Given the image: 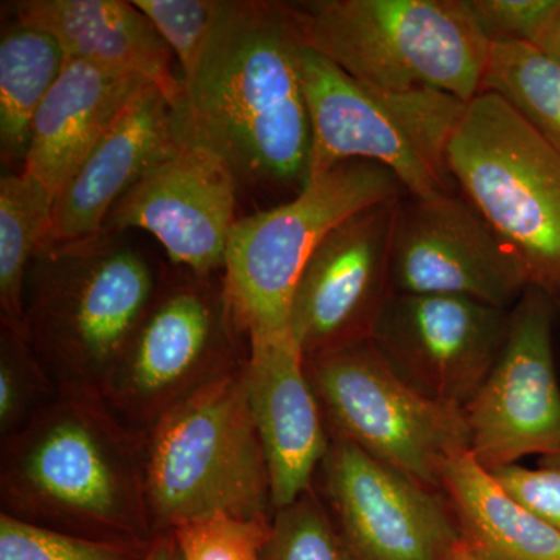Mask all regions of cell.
Returning <instances> with one entry per match:
<instances>
[{
	"instance_id": "31",
	"label": "cell",
	"mask_w": 560,
	"mask_h": 560,
	"mask_svg": "<svg viewBox=\"0 0 560 560\" xmlns=\"http://www.w3.org/2000/svg\"><path fill=\"white\" fill-rule=\"evenodd\" d=\"M489 471L512 499L560 533V470L511 464Z\"/></svg>"
},
{
	"instance_id": "30",
	"label": "cell",
	"mask_w": 560,
	"mask_h": 560,
	"mask_svg": "<svg viewBox=\"0 0 560 560\" xmlns=\"http://www.w3.org/2000/svg\"><path fill=\"white\" fill-rule=\"evenodd\" d=\"M467 5L490 44L536 46L558 13L560 0H467Z\"/></svg>"
},
{
	"instance_id": "8",
	"label": "cell",
	"mask_w": 560,
	"mask_h": 560,
	"mask_svg": "<svg viewBox=\"0 0 560 560\" xmlns=\"http://www.w3.org/2000/svg\"><path fill=\"white\" fill-rule=\"evenodd\" d=\"M458 191L525 265L530 285L560 293V153L493 92L471 98L453 131Z\"/></svg>"
},
{
	"instance_id": "34",
	"label": "cell",
	"mask_w": 560,
	"mask_h": 560,
	"mask_svg": "<svg viewBox=\"0 0 560 560\" xmlns=\"http://www.w3.org/2000/svg\"><path fill=\"white\" fill-rule=\"evenodd\" d=\"M452 560H485L480 558V556L471 552L466 545L460 544L458 548H456L455 555H453Z\"/></svg>"
},
{
	"instance_id": "29",
	"label": "cell",
	"mask_w": 560,
	"mask_h": 560,
	"mask_svg": "<svg viewBox=\"0 0 560 560\" xmlns=\"http://www.w3.org/2000/svg\"><path fill=\"white\" fill-rule=\"evenodd\" d=\"M265 560H338L334 529L315 489L275 512Z\"/></svg>"
},
{
	"instance_id": "11",
	"label": "cell",
	"mask_w": 560,
	"mask_h": 560,
	"mask_svg": "<svg viewBox=\"0 0 560 560\" xmlns=\"http://www.w3.org/2000/svg\"><path fill=\"white\" fill-rule=\"evenodd\" d=\"M329 438L313 489L334 529L338 560H452L463 537L445 493L345 438Z\"/></svg>"
},
{
	"instance_id": "3",
	"label": "cell",
	"mask_w": 560,
	"mask_h": 560,
	"mask_svg": "<svg viewBox=\"0 0 560 560\" xmlns=\"http://www.w3.org/2000/svg\"><path fill=\"white\" fill-rule=\"evenodd\" d=\"M124 232L46 243L25 283L24 338L58 389L102 390L160 289Z\"/></svg>"
},
{
	"instance_id": "25",
	"label": "cell",
	"mask_w": 560,
	"mask_h": 560,
	"mask_svg": "<svg viewBox=\"0 0 560 560\" xmlns=\"http://www.w3.org/2000/svg\"><path fill=\"white\" fill-rule=\"evenodd\" d=\"M57 394L27 340L0 326V441L28 425Z\"/></svg>"
},
{
	"instance_id": "12",
	"label": "cell",
	"mask_w": 560,
	"mask_h": 560,
	"mask_svg": "<svg viewBox=\"0 0 560 560\" xmlns=\"http://www.w3.org/2000/svg\"><path fill=\"white\" fill-rule=\"evenodd\" d=\"M464 416L471 456L485 469L560 452L550 293L530 285L515 302L499 359Z\"/></svg>"
},
{
	"instance_id": "23",
	"label": "cell",
	"mask_w": 560,
	"mask_h": 560,
	"mask_svg": "<svg viewBox=\"0 0 560 560\" xmlns=\"http://www.w3.org/2000/svg\"><path fill=\"white\" fill-rule=\"evenodd\" d=\"M55 198L35 176L14 172L0 179V326L24 337L25 283L49 237Z\"/></svg>"
},
{
	"instance_id": "9",
	"label": "cell",
	"mask_w": 560,
	"mask_h": 560,
	"mask_svg": "<svg viewBox=\"0 0 560 560\" xmlns=\"http://www.w3.org/2000/svg\"><path fill=\"white\" fill-rule=\"evenodd\" d=\"M327 431L411 480L441 490L453 458L470 452L466 416L412 386L374 341L304 359Z\"/></svg>"
},
{
	"instance_id": "1",
	"label": "cell",
	"mask_w": 560,
	"mask_h": 560,
	"mask_svg": "<svg viewBox=\"0 0 560 560\" xmlns=\"http://www.w3.org/2000/svg\"><path fill=\"white\" fill-rule=\"evenodd\" d=\"M304 46L291 2L223 0L200 62L184 80L190 135L230 165L238 189L298 195L307 187Z\"/></svg>"
},
{
	"instance_id": "6",
	"label": "cell",
	"mask_w": 560,
	"mask_h": 560,
	"mask_svg": "<svg viewBox=\"0 0 560 560\" xmlns=\"http://www.w3.org/2000/svg\"><path fill=\"white\" fill-rule=\"evenodd\" d=\"M154 534L206 515H272L271 477L246 368L184 400L145 433Z\"/></svg>"
},
{
	"instance_id": "13",
	"label": "cell",
	"mask_w": 560,
	"mask_h": 560,
	"mask_svg": "<svg viewBox=\"0 0 560 560\" xmlns=\"http://www.w3.org/2000/svg\"><path fill=\"white\" fill-rule=\"evenodd\" d=\"M390 294H445L511 311L525 265L463 195L404 197L390 242Z\"/></svg>"
},
{
	"instance_id": "24",
	"label": "cell",
	"mask_w": 560,
	"mask_h": 560,
	"mask_svg": "<svg viewBox=\"0 0 560 560\" xmlns=\"http://www.w3.org/2000/svg\"><path fill=\"white\" fill-rule=\"evenodd\" d=\"M485 91L510 103L560 153L559 62L530 44H490Z\"/></svg>"
},
{
	"instance_id": "17",
	"label": "cell",
	"mask_w": 560,
	"mask_h": 560,
	"mask_svg": "<svg viewBox=\"0 0 560 560\" xmlns=\"http://www.w3.org/2000/svg\"><path fill=\"white\" fill-rule=\"evenodd\" d=\"M246 388L270 469L276 512L313 488L330 442L290 329L250 338Z\"/></svg>"
},
{
	"instance_id": "16",
	"label": "cell",
	"mask_w": 560,
	"mask_h": 560,
	"mask_svg": "<svg viewBox=\"0 0 560 560\" xmlns=\"http://www.w3.org/2000/svg\"><path fill=\"white\" fill-rule=\"evenodd\" d=\"M238 190L230 165L189 131L114 205L103 231L150 232L175 267L224 272Z\"/></svg>"
},
{
	"instance_id": "28",
	"label": "cell",
	"mask_w": 560,
	"mask_h": 560,
	"mask_svg": "<svg viewBox=\"0 0 560 560\" xmlns=\"http://www.w3.org/2000/svg\"><path fill=\"white\" fill-rule=\"evenodd\" d=\"M167 43L183 72L189 79L219 20L223 0H135Z\"/></svg>"
},
{
	"instance_id": "7",
	"label": "cell",
	"mask_w": 560,
	"mask_h": 560,
	"mask_svg": "<svg viewBox=\"0 0 560 560\" xmlns=\"http://www.w3.org/2000/svg\"><path fill=\"white\" fill-rule=\"evenodd\" d=\"M249 350L223 272L171 265L101 393L127 425L147 433L198 390L245 370Z\"/></svg>"
},
{
	"instance_id": "19",
	"label": "cell",
	"mask_w": 560,
	"mask_h": 560,
	"mask_svg": "<svg viewBox=\"0 0 560 560\" xmlns=\"http://www.w3.org/2000/svg\"><path fill=\"white\" fill-rule=\"evenodd\" d=\"M14 20L57 38L68 61L142 77L175 108L184 105L183 72L160 32L132 2L121 0H21Z\"/></svg>"
},
{
	"instance_id": "10",
	"label": "cell",
	"mask_w": 560,
	"mask_h": 560,
	"mask_svg": "<svg viewBox=\"0 0 560 560\" xmlns=\"http://www.w3.org/2000/svg\"><path fill=\"white\" fill-rule=\"evenodd\" d=\"M407 191L388 168L337 165L276 208L243 217L232 230L224 282L249 338L290 329L291 301L319 243L353 213Z\"/></svg>"
},
{
	"instance_id": "4",
	"label": "cell",
	"mask_w": 560,
	"mask_h": 560,
	"mask_svg": "<svg viewBox=\"0 0 560 560\" xmlns=\"http://www.w3.org/2000/svg\"><path fill=\"white\" fill-rule=\"evenodd\" d=\"M305 46L353 79L390 91L433 90L469 103L490 43L467 0L291 2Z\"/></svg>"
},
{
	"instance_id": "35",
	"label": "cell",
	"mask_w": 560,
	"mask_h": 560,
	"mask_svg": "<svg viewBox=\"0 0 560 560\" xmlns=\"http://www.w3.org/2000/svg\"><path fill=\"white\" fill-rule=\"evenodd\" d=\"M540 466L560 470V452L552 453V455L548 456H541Z\"/></svg>"
},
{
	"instance_id": "18",
	"label": "cell",
	"mask_w": 560,
	"mask_h": 560,
	"mask_svg": "<svg viewBox=\"0 0 560 560\" xmlns=\"http://www.w3.org/2000/svg\"><path fill=\"white\" fill-rule=\"evenodd\" d=\"M187 135L183 106L175 108L153 84L140 91L55 200L46 243L101 234L114 205Z\"/></svg>"
},
{
	"instance_id": "27",
	"label": "cell",
	"mask_w": 560,
	"mask_h": 560,
	"mask_svg": "<svg viewBox=\"0 0 560 560\" xmlns=\"http://www.w3.org/2000/svg\"><path fill=\"white\" fill-rule=\"evenodd\" d=\"M151 544L88 539L0 512V560H147Z\"/></svg>"
},
{
	"instance_id": "5",
	"label": "cell",
	"mask_w": 560,
	"mask_h": 560,
	"mask_svg": "<svg viewBox=\"0 0 560 560\" xmlns=\"http://www.w3.org/2000/svg\"><path fill=\"white\" fill-rule=\"evenodd\" d=\"M301 73L312 124L308 183L345 162L368 161L394 173L408 197L458 194L447 149L466 102L363 83L307 46Z\"/></svg>"
},
{
	"instance_id": "26",
	"label": "cell",
	"mask_w": 560,
	"mask_h": 560,
	"mask_svg": "<svg viewBox=\"0 0 560 560\" xmlns=\"http://www.w3.org/2000/svg\"><path fill=\"white\" fill-rule=\"evenodd\" d=\"M272 515L237 517L219 512L178 523L171 533L179 560H265Z\"/></svg>"
},
{
	"instance_id": "20",
	"label": "cell",
	"mask_w": 560,
	"mask_h": 560,
	"mask_svg": "<svg viewBox=\"0 0 560 560\" xmlns=\"http://www.w3.org/2000/svg\"><path fill=\"white\" fill-rule=\"evenodd\" d=\"M150 84L132 73L68 61L33 120L22 171L57 200L114 121Z\"/></svg>"
},
{
	"instance_id": "14",
	"label": "cell",
	"mask_w": 560,
	"mask_h": 560,
	"mask_svg": "<svg viewBox=\"0 0 560 560\" xmlns=\"http://www.w3.org/2000/svg\"><path fill=\"white\" fill-rule=\"evenodd\" d=\"M400 200L353 213L305 264L290 311V330L304 359L371 340L390 296V242Z\"/></svg>"
},
{
	"instance_id": "21",
	"label": "cell",
	"mask_w": 560,
	"mask_h": 560,
	"mask_svg": "<svg viewBox=\"0 0 560 560\" xmlns=\"http://www.w3.org/2000/svg\"><path fill=\"white\" fill-rule=\"evenodd\" d=\"M463 544L485 560H560V533L517 503L470 452L442 474Z\"/></svg>"
},
{
	"instance_id": "15",
	"label": "cell",
	"mask_w": 560,
	"mask_h": 560,
	"mask_svg": "<svg viewBox=\"0 0 560 560\" xmlns=\"http://www.w3.org/2000/svg\"><path fill=\"white\" fill-rule=\"evenodd\" d=\"M510 311L445 294H390L372 341L405 381L464 408L499 359Z\"/></svg>"
},
{
	"instance_id": "32",
	"label": "cell",
	"mask_w": 560,
	"mask_h": 560,
	"mask_svg": "<svg viewBox=\"0 0 560 560\" xmlns=\"http://www.w3.org/2000/svg\"><path fill=\"white\" fill-rule=\"evenodd\" d=\"M536 47L560 65V9L537 40Z\"/></svg>"
},
{
	"instance_id": "2",
	"label": "cell",
	"mask_w": 560,
	"mask_h": 560,
	"mask_svg": "<svg viewBox=\"0 0 560 560\" xmlns=\"http://www.w3.org/2000/svg\"><path fill=\"white\" fill-rule=\"evenodd\" d=\"M0 512L88 539L151 544L145 433L110 410L101 390L58 389L28 425L0 441Z\"/></svg>"
},
{
	"instance_id": "22",
	"label": "cell",
	"mask_w": 560,
	"mask_h": 560,
	"mask_svg": "<svg viewBox=\"0 0 560 560\" xmlns=\"http://www.w3.org/2000/svg\"><path fill=\"white\" fill-rule=\"evenodd\" d=\"M68 65L55 36L14 20L0 38V156L9 167L24 168L32 125Z\"/></svg>"
},
{
	"instance_id": "33",
	"label": "cell",
	"mask_w": 560,
	"mask_h": 560,
	"mask_svg": "<svg viewBox=\"0 0 560 560\" xmlns=\"http://www.w3.org/2000/svg\"><path fill=\"white\" fill-rule=\"evenodd\" d=\"M147 560H179L178 547L171 530L154 537Z\"/></svg>"
}]
</instances>
